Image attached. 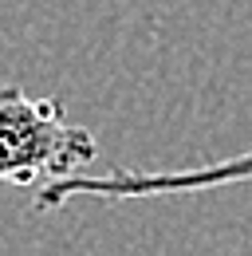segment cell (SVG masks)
Masks as SVG:
<instances>
[{
    "mask_svg": "<svg viewBox=\"0 0 252 256\" xmlns=\"http://www.w3.org/2000/svg\"><path fill=\"white\" fill-rule=\"evenodd\" d=\"M94 158V134L67 122L63 98H32L20 83H0V182L48 186L83 174Z\"/></svg>",
    "mask_w": 252,
    "mask_h": 256,
    "instance_id": "cell-1",
    "label": "cell"
},
{
    "mask_svg": "<svg viewBox=\"0 0 252 256\" xmlns=\"http://www.w3.org/2000/svg\"><path fill=\"white\" fill-rule=\"evenodd\" d=\"M252 182V150L232 154L224 162L193 166V170H110V174H67L36 190L32 209L52 213L67 201L98 197V201H150V197H174V193H205L224 186Z\"/></svg>",
    "mask_w": 252,
    "mask_h": 256,
    "instance_id": "cell-2",
    "label": "cell"
}]
</instances>
